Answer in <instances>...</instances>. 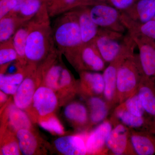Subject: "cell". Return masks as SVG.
Masks as SVG:
<instances>
[{
  "instance_id": "1",
  "label": "cell",
  "mask_w": 155,
  "mask_h": 155,
  "mask_svg": "<svg viewBox=\"0 0 155 155\" xmlns=\"http://www.w3.org/2000/svg\"><path fill=\"white\" fill-rule=\"evenodd\" d=\"M50 19L46 6L31 19L25 48L27 67L38 69L57 50Z\"/></svg>"
},
{
  "instance_id": "2",
  "label": "cell",
  "mask_w": 155,
  "mask_h": 155,
  "mask_svg": "<svg viewBox=\"0 0 155 155\" xmlns=\"http://www.w3.org/2000/svg\"><path fill=\"white\" fill-rule=\"evenodd\" d=\"M61 54L56 50L38 67L41 82L55 92L68 90L73 95L79 91L77 82L61 61Z\"/></svg>"
},
{
  "instance_id": "3",
  "label": "cell",
  "mask_w": 155,
  "mask_h": 155,
  "mask_svg": "<svg viewBox=\"0 0 155 155\" xmlns=\"http://www.w3.org/2000/svg\"><path fill=\"white\" fill-rule=\"evenodd\" d=\"M52 29L56 48L67 59L83 44L78 18L74 10L58 16Z\"/></svg>"
},
{
  "instance_id": "4",
  "label": "cell",
  "mask_w": 155,
  "mask_h": 155,
  "mask_svg": "<svg viewBox=\"0 0 155 155\" xmlns=\"http://www.w3.org/2000/svg\"><path fill=\"white\" fill-rule=\"evenodd\" d=\"M143 75L135 54L127 58L119 67L116 79V104L124 102L137 93Z\"/></svg>"
},
{
  "instance_id": "5",
  "label": "cell",
  "mask_w": 155,
  "mask_h": 155,
  "mask_svg": "<svg viewBox=\"0 0 155 155\" xmlns=\"http://www.w3.org/2000/svg\"><path fill=\"white\" fill-rule=\"evenodd\" d=\"M136 45L130 35L124 38L119 54L106 67L103 73L104 81V98L112 109L116 105V79L119 67L127 58L133 54Z\"/></svg>"
},
{
  "instance_id": "6",
  "label": "cell",
  "mask_w": 155,
  "mask_h": 155,
  "mask_svg": "<svg viewBox=\"0 0 155 155\" xmlns=\"http://www.w3.org/2000/svg\"><path fill=\"white\" fill-rule=\"evenodd\" d=\"M67 60L78 72H100L105 69V61L94 42L83 44Z\"/></svg>"
},
{
  "instance_id": "7",
  "label": "cell",
  "mask_w": 155,
  "mask_h": 155,
  "mask_svg": "<svg viewBox=\"0 0 155 155\" xmlns=\"http://www.w3.org/2000/svg\"><path fill=\"white\" fill-rule=\"evenodd\" d=\"M89 11L93 21L99 28L122 33L126 28L121 20V13L115 7L97 4L89 9Z\"/></svg>"
},
{
  "instance_id": "8",
  "label": "cell",
  "mask_w": 155,
  "mask_h": 155,
  "mask_svg": "<svg viewBox=\"0 0 155 155\" xmlns=\"http://www.w3.org/2000/svg\"><path fill=\"white\" fill-rule=\"evenodd\" d=\"M124 38L122 33L99 28L93 42L106 63H110L119 54Z\"/></svg>"
},
{
  "instance_id": "9",
  "label": "cell",
  "mask_w": 155,
  "mask_h": 155,
  "mask_svg": "<svg viewBox=\"0 0 155 155\" xmlns=\"http://www.w3.org/2000/svg\"><path fill=\"white\" fill-rule=\"evenodd\" d=\"M130 130L122 123L114 124L106 143L108 150L112 154L137 155L131 143Z\"/></svg>"
},
{
  "instance_id": "10",
  "label": "cell",
  "mask_w": 155,
  "mask_h": 155,
  "mask_svg": "<svg viewBox=\"0 0 155 155\" xmlns=\"http://www.w3.org/2000/svg\"><path fill=\"white\" fill-rule=\"evenodd\" d=\"M41 82L38 69L28 68V73L14 95V104L21 110H26L31 106L37 84Z\"/></svg>"
},
{
  "instance_id": "11",
  "label": "cell",
  "mask_w": 155,
  "mask_h": 155,
  "mask_svg": "<svg viewBox=\"0 0 155 155\" xmlns=\"http://www.w3.org/2000/svg\"><path fill=\"white\" fill-rule=\"evenodd\" d=\"M138 48V59L143 74L155 76V41L145 37L129 33Z\"/></svg>"
},
{
  "instance_id": "12",
  "label": "cell",
  "mask_w": 155,
  "mask_h": 155,
  "mask_svg": "<svg viewBox=\"0 0 155 155\" xmlns=\"http://www.w3.org/2000/svg\"><path fill=\"white\" fill-rule=\"evenodd\" d=\"M58 103L55 92L44 84L36 89L31 105L41 118V120L51 116L57 109Z\"/></svg>"
},
{
  "instance_id": "13",
  "label": "cell",
  "mask_w": 155,
  "mask_h": 155,
  "mask_svg": "<svg viewBox=\"0 0 155 155\" xmlns=\"http://www.w3.org/2000/svg\"><path fill=\"white\" fill-rule=\"evenodd\" d=\"M114 125L110 119H106L92 130L87 137L85 145L88 154H106L107 140Z\"/></svg>"
},
{
  "instance_id": "14",
  "label": "cell",
  "mask_w": 155,
  "mask_h": 155,
  "mask_svg": "<svg viewBox=\"0 0 155 155\" xmlns=\"http://www.w3.org/2000/svg\"><path fill=\"white\" fill-rule=\"evenodd\" d=\"M79 72V92L84 96L104 97V81L103 74L83 71Z\"/></svg>"
},
{
  "instance_id": "15",
  "label": "cell",
  "mask_w": 155,
  "mask_h": 155,
  "mask_svg": "<svg viewBox=\"0 0 155 155\" xmlns=\"http://www.w3.org/2000/svg\"><path fill=\"white\" fill-rule=\"evenodd\" d=\"M59 153L65 155H84L87 154L85 142L83 138L77 135L61 137L54 141Z\"/></svg>"
},
{
  "instance_id": "16",
  "label": "cell",
  "mask_w": 155,
  "mask_h": 155,
  "mask_svg": "<svg viewBox=\"0 0 155 155\" xmlns=\"http://www.w3.org/2000/svg\"><path fill=\"white\" fill-rule=\"evenodd\" d=\"M110 119L113 125L121 123L130 129L148 131L149 122L145 116H135L122 110L118 106L114 109Z\"/></svg>"
},
{
  "instance_id": "17",
  "label": "cell",
  "mask_w": 155,
  "mask_h": 155,
  "mask_svg": "<svg viewBox=\"0 0 155 155\" xmlns=\"http://www.w3.org/2000/svg\"><path fill=\"white\" fill-rule=\"evenodd\" d=\"M130 130V139L137 155L155 154V137L148 131Z\"/></svg>"
},
{
  "instance_id": "18",
  "label": "cell",
  "mask_w": 155,
  "mask_h": 155,
  "mask_svg": "<svg viewBox=\"0 0 155 155\" xmlns=\"http://www.w3.org/2000/svg\"><path fill=\"white\" fill-rule=\"evenodd\" d=\"M123 12L135 22H148L155 17V0H139L130 8Z\"/></svg>"
},
{
  "instance_id": "19",
  "label": "cell",
  "mask_w": 155,
  "mask_h": 155,
  "mask_svg": "<svg viewBox=\"0 0 155 155\" xmlns=\"http://www.w3.org/2000/svg\"><path fill=\"white\" fill-rule=\"evenodd\" d=\"M74 11L78 18L83 44L93 42L98 33L100 28L92 19L89 9L84 8Z\"/></svg>"
},
{
  "instance_id": "20",
  "label": "cell",
  "mask_w": 155,
  "mask_h": 155,
  "mask_svg": "<svg viewBox=\"0 0 155 155\" xmlns=\"http://www.w3.org/2000/svg\"><path fill=\"white\" fill-rule=\"evenodd\" d=\"M103 97H87L90 126L99 125L107 119L111 108Z\"/></svg>"
},
{
  "instance_id": "21",
  "label": "cell",
  "mask_w": 155,
  "mask_h": 155,
  "mask_svg": "<svg viewBox=\"0 0 155 155\" xmlns=\"http://www.w3.org/2000/svg\"><path fill=\"white\" fill-rule=\"evenodd\" d=\"M65 117L77 127H89V115L88 109L79 102L68 104L64 110Z\"/></svg>"
},
{
  "instance_id": "22",
  "label": "cell",
  "mask_w": 155,
  "mask_h": 155,
  "mask_svg": "<svg viewBox=\"0 0 155 155\" xmlns=\"http://www.w3.org/2000/svg\"><path fill=\"white\" fill-rule=\"evenodd\" d=\"M137 93L147 114L155 116V89L150 78L142 75Z\"/></svg>"
},
{
  "instance_id": "23",
  "label": "cell",
  "mask_w": 155,
  "mask_h": 155,
  "mask_svg": "<svg viewBox=\"0 0 155 155\" xmlns=\"http://www.w3.org/2000/svg\"><path fill=\"white\" fill-rule=\"evenodd\" d=\"M31 25V19L25 21L19 26L11 39L18 55L17 66L25 67V48L27 37Z\"/></svg>"
},
{
  "instance_id": "24",
  "label": "cell",
  "mask_w": 155,
  "mask_h": 155,
  "mask_svg": "<svg viewBox=\"0 0 155 155\" xmlns=\"http://www.w3.org/2000/svg\"><path fill=\"white\" fill-rule=\"evenodd\" d=\"M121 19L129 33L141 35L155 41V20L154 19L143 23L135 22L123 12L121 13Z\"/></svg>"
},
{
  "instance_id": "25",
  "label": "cell",
  "mask_w": 155,
  "mask_h": 155,
  "mask_svg": "<svg viewBox=\"0 0 155 155\" xmlns=\"http://www.w3.org/2000/svg\"><path fill=\"white\" fill-rule=\"evenodd\" d=\"M45 5L41 0H17V5L10 15H14L24 22L33 18Z\"/></svg>"
},
{
  "instance_id": "26",
  "label": "cell",
  "mask_w": 155,
  "mask_h": 155,
  "mask_svg": "<svg viewBox=\"0 0 155 155\" xmlns=\"http://www.w3.org/2000/svg\"><path fill=\"white\" fill-rule=\"evenodd\" d=\"M17 67L18 71L14 74H0L1 91L6 94L14 95L28 73V69L26 67L18 66Z\"/></svg>"
},
{
  "instance_id": "27",
  "label": "cell",
  "mask_w": 155,
  "mask_h": 155,
  "mask_svg": "<svg viewBox=\"0 0 155 155\" xmlns=\"http://www.w3.org/2000/svg\"><path fill=\"white\" fill-rule=\"evenodd\" d=\"M16 137L21 153L32 155L36 153L39 147L36 136L28 129H21L16 131Z\"/></svg>"
},
{
  "instance_id": "28",
  "label": "cell",
  "mask_w": 155,
  "mask_h": 155,
  "mask_svg": "<svg viewBox=\"0 0 155 155\" xmlns=\"http://www.w3.org/2000/svg\"><path fill=\"white\" fill-rule=\"evenodd\" d=\"M17 107L15 104H11L7 110V117L9 125L15 131L21 129H30L31 122L25 112Z\"/></svg>"
},
{
  "instance_id": "29",
  "label": "cell",
  "mask_w": 155,
  "mask_h": 155,
  "mask_svg": "<svg viewBox=\"0 0 155 155\" xmlns=\"http://www.w3.org/2000/svg\"><path fill=\"white\" fill-rule=\"evenodd\" d=\"M23 22L13 15L0 19V44L11 41L17 28Z\"/></svg>"
},
{
  "instance_id": "30",
  "label": "cell",
  "mask_w": 155,
  "mask_h": 155,
  "mask_svg": "<svg viewBox=\"0 0 155 155\" xmlns=\"http://www.w3.org/2000/svg\"><path fill=\"white\" fill-rule=\"evenodd\" d=\"M17 60L18 55L11 40L7 42L0 44L1 73H4L11 62Z\"/></svg>"
},
{
  "instance_id": "31",
  "label": "cell",
  "mask_w": 155,
  "mask_h": 155,
  "mask_svg": "<svg viewBox=\"0 0 155 155\" xmlns=\"http://www.w3.org/2000/svg\"><path fill=\"white\" fill-rule=\"evenodd\" d=\"M118 106L122 110L135 116H145V115L147 114L137 93L127 99L124 102L118 104Z\"/></svg>"
},
{
  "instance_id": "32",
  "label": "cell",
  "mask_w": 155,
  "mask_h": 155,
  "mask_svg": "<svg viewBox=\"0 0 155 155\" xmlns=\"http://www.w3.org/2000/svg\"><path fill=\"white\" fill-rule=\"evenodd\" d=\"M39 125L45 130L58 135H63L64 128L56 117L51 116L46 119L40 120Z\"/></svg>"
},
{
  "instance_id": "33",
  "label": "cell",
  "mask_w": 155,
  "mask_h": 155,
  "mask_svg": "<svg viewBox=\"0 0 155 155\" xmlns=\"http://www.w3.org/2000/svg\"><path fill=\"white\" fill-rule=\"evenodd\" d=\"M1 154L3 155H19L21 152L17 138L13 137L5 138L1 147Z\"/></svg>"
},
{
  "instance_id": "34",
  "label": "cell",
  "mask_w": 155,
  "mask_h": 155,
  "mask_svg": "<svg viewBox=\"0 0 155 155\" xmlns=\"http://www.w3.org/2000/svg\"><path fill=\"white\" fill-rule=\"evenodd\" d=\"M17 4V0L0 1V19L11 14Z\"/></svg>"
},
{
  "instance_id": "35",
  "label": "cell",
  "mask_w": 155,
  "mask_h": 155,
  "mask_svg": "<svg viewBox=\"0 0 155 155\" xmlns=\"http://www.w3.org/2000/svg\"><path fill=\"white\" fill-rule=\"evenodd\" d=\"M113 7L124 12L130 8L135 3V0H108Z\"/></svg>"
},
{
  "instance_id": "36",
  "label": "cell",
  "mask_w": 155,
  "mask_h": 155,
  "mask_svg": "<svg viewBox=\"0 0 155 155\" xmlns=\"http://www.w3.org/2000/svg\"><path fill=\"white\" fill-rule=\"evenodd\" d=\"M0 94H1V95H0L1 96V103L2 104V103H5L7 99V97L6 95L7 94H6L3 92L1 91Z\"/></svg>"
},
{
  "instance_id": "37",
  "label": "cell",
  "mask_w": 155,
  "mask_h": 155,
  "mask_svg": "<svg viewBox=\"0 0 155 155\" xmlns=\"http://www.w3.org/2000/svg\"><path fill=\"white\" fill-rule=\"evenodd\" d=\"M84 1H85V3H86V5H87V4H89V3L90 2H94V1H96V0H84ZM101 1V0H99V1ZM101 1H103V0H101ZM107 1H108V0H107Z\"/></svg>"
},
{
  "instance_id": "38",
  "label": "cell",
  "mask_w": 155,
  "mask_h": 155,
  "mask_svg": "<svg viewBox=\"0 0 155 155\" xmlns=\"http://www.w3.org/2000/svg\"><path fill=\"white\" fill-rule=\"evenodd\" d=\"M153 19H154V20H155V17H154Z\"/></svg>"
},
{
  "instance_id": "39",
  "label": "cell",
  "mask_w": 155,
  "mask_h": 155,
  "mask_svg": "<svg viewBox=\"0 0 155 155\" xmlns=\"http://www.w3.org/2000/svg\"></svg>"
}]
</instances>
